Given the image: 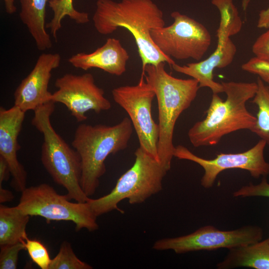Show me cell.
Masks as SVG:
<instances>
[{"label": "cell", "instance_id": "6da1fadb", "mask_svg": "<svg viewBox=\"0 0 269 269\" xmlns=\"http://www.w3.org/2000/svg\"><path fill=\"white\" fill-rule=\"evenodd\" d=\"M92 20L102 35L111 34L120 27L129 31L136 44L142 69L147 64L175 63L151 39V30L165 26L163 11L152 0H97Z\"/></svg>", "mask_w": 269, "mask_h": 269}, {"label": "cell", "instance_id": "ac0fdd59", "mask_svg": "<svg viewBox=\"0 0 269 269\" xmlns=\"http://www.w3.org/2000/svg\"><path fill=\"white\" fill-rule=\"evenodd\" d=\"M49 0H20V19L27 27L40 51L48 49L52 45L50 35L46 30V8Z\"/></svg>", "mask_w": 269, "mask_h": 269}, {"label": "cell", "instance_id": "5bb4252c", "mask_svg": "<svg viewBox=\"0 0 269 269\" xmlns=\"http://www.w3.org/2000/svg\"><path fill=\"white\" fill-rule=\"evenodd\" d=\"M25 113L14 105L8 109L0 108V156L9 166L12 176L11 186L18 192L26 188L27 183V172L17 157V152L21 147L18 137Z\"/></svg>", "mask_w": 269, "mask_h": 269}, {"label": "cell", "instance_id": "d4e9b609", "mask_svg": "<svg viewBox=\"0 0 269 269\" xmlns=\"http://www.w3.org/2000/svg\"><path fill=\"white\" fill-rule=\"evenodd\" d=\"M23 241L14 244L0 246V269L17 268L19 253L21 251L25 250Z\"/></svg>", "mask_w": 269, "mask_h": 269}, {"label": "cell", "instance_id": "4316f807", "mask_svg": "<svg viewBox=\"0 0 269 269\" xmlns=\"http://www.w3.org/2000/svg\"><path fill=\"white\" fill-rule=\"evenodd\" d=\"M233 196L269 197V183L266 177H263L261 182L258 184L254 185L250 183L249 185L243 186L233 193Z\"/></svg>", "mask_w": 269, "mask_h": 269}, {"label": "cell", "instance_id": "f546056e", "mask_svg": "<svg viewBox=\"0 0 269 269\" xmlns=\"http://www.w3.org/2000/svg\"><path fill=\"white\" fill-rule=\"evenodd\" d=\"M13 193L9 190L3 188L0 185V203L9 202L14 199Z\"/></svg>", "mask_w": 269, "mask_h": 269}, {"label": "cell", "instance_id": "44dd1931", "mask_svg": "<svg viewBox=\"0 0 269 269\" xmlns=\"http://www.w3.org/2000/svg\"><path fill=\"white\" fill-rule=\"evenodd\" d=\"M257 90L251 102L258 108L256 122L250 131L264 140L269 146V86L259 77Z\"/></svg>", "mask_w": 269, "mask_h": 269}, {"label": "cell", "instance_id": "8992f818", "mask_svg": "<svg viewBox=\"0 0 269 269\" xmlns=\"http://www.w3.org/2000/svg\"><path fill=\"white\" fill-rule=\"evenodd\" d=\"M134 155L133 165L109 194L87 201L97 217L114 210L121 212L118 205L125 199L131 204H140L162 189L163 178L170 169L140 146Z\"/></svg>", "mask_w": 269, "mask_h": 269}, {"label": "cell", "instance_id": "7402d4cb", "mask_svg": "<svg viewBox=\"0 0 269 269\" xmlns=\"http://www.w3.org/2000/svg\"><path fill=\"white\" fill-rule=\"evenodd\" d=\"M73 2V0H49L48 1V6L52 10L53 15L51 20L46 24V28L50 29L55 39L65 16H68L78 24H85L89 21L88 13L77 10L74 7Z\"/></svg>", "mask_w": 269, "mask_h": 269}, {"label": "cell", "instance_id": "ba28073f", "mask_svg": "<svg viewBox=\"0 0 269 269\" xmlns=\"http://www.w3.org/2000/svg\"><path fill=\"white\" fill-rule=\"evenodd\" d=\"M170 15L174 20L171 25L151 30L153 42L171 58L200 60L211 43L209 31L200 22L178 11Z\"/></svg>", "mask_w": 269, "mask_h": 269}, {"label": "cell", "instance_id": "52a82bcc", "mask_svg": "<svg viewBox=\"0 0 269 269\" xmlns=\"http://www.w3.org/2000/svg\"><path fill=\"white\" fill-rule=\"evenodd\" d=\"M17 208L29 216H40L47 221H71L76 230L85 229L90 232L98 229L97 217L87 202H70L67 194L61 195L46 183L26 187L21 192Z\"/></svg>", "mask_w": 269, "mask_h": 269}, {"label": "cell", "instance_id": "8fae6325", "mask_svg": "<svg viewBox=\"0 0 269 269\" xmlns=\"http://www.w3.org/2000/svg\"><path fill=\"white\" fill-rule=\"evenodd\" d=\"M266 142L260 139L250 149L240 153L218 154L213 159H207L192 153L182 145L175 146L173 156L179 159L188 160L201 166L204 173L201 179V184L205 188L213 186L217 176L229 169L238 168L248 171L252 176L258 178L269 174V163L264 157Z\"/></svg>", "mask_w": 269, "mask_h": 269}, {"label": "cell", "instance_id": "2e32d148", "mask_svg": "<svg viewBox=\"0 0 269 269\" xmlns=\"http://www.w3.org/2000/svg\"><path fill=\"white\" fill-rule=\"evenodd\" d=\"M129 57L127 50L120 40L109 38L104 45L93 52L76 53L70 57L68 61L76 68L83 70L99 68L119 76L126 72Z\"/></svg>", "mask_w": 269, "mask_h": 269}, {"label": "cell", "instance_id": "d6a6232c", "mask_svg": "<svg viewBox=\"0 0 269 269\" xmlns=\"http://www.w3.org/2000/svg\"><path fill=\"white\" fill-rule=\"evenodd\" d=\"M268 239V240H269V237Z\"/></svg>", "mask_w": 269, "mask_h": 269}, {"label": "cell", "instance_id": "4fadbf2b", "mask_svg": "<svg viewBox=\"0 0 269 269\" xmlns=\"http://www.w3.org/2000/svg\"><path fill=\"white\" fill-rule=\"evenodd\" d=\"M59 53H43L38 58L29 73L15 89L14 105L26 113L51 101V94L48 90L52 71L60 64Z\"/></svg>", "mask_w": 269, "mask_h": 269}, {"label": "cell", "instance_id": "9a60e30c", "mask_svg": "<svg viewBox=\"0 0 269 269\" xmlns=\"http://www.w3.org/2000/svg\"><path fill=\"white\" fill-rule=\"evenodd\" d=\"M236 51V46L230 38L223 43L217 44L213 53L202 61L184 65L175 63L171 66L175 71L197 80L200 88L207 87L211 90L213 94H219L223 92V87L221 83L213 80V71L216 68H223L229 65Z\"/></svg>", "mask_w": 269, "mask_h": 269}, {"label": "cell", "instance_id": "ffe728a7", "mask_svg": "<svg viewBox=\"0 0 269 269\" xmlns=\"http://www.w3.org/2000/svg\"><path fill=\"white\" fill-rule=\"evenodd\" d=\"M211 3L220 13V22L217 31V44L223 43L240 31L243 22L233 0H211Z\"/></svg>", "mask_w": 269, "mask_h": 269}, {"label": "cell", "instance_id": "5b68a950", "mask_svg": "<svg viewBox=\"0 0 269 269\" xmlns=\"http://www.w3.org/2000/svg\"><path fill=\"white\" fill-rule=\"evenodd\" d=\"M54 109L55 103L50 101L33 111L31 124L43 136L42 164L55 182L67 190L66 194L70 200L86 202L89 197L85 194L80 184V157L53 128L50 117Z\"/></svg>", "mask_w": 269, "mask_h": 269}, {"label": "cell", "instance_id": "1f68e13d", "mask_svg": "<svg viewBox=\"0 0 269 269\" xmlns=\"http://www.w3.org/2000/svg\"><path fill=\"white\" fill-rule=\"evenodd\" d=\"M249 0H243V7L244 9L245 10L248 5Z\"/></svg>", "mask_w": 269, "mask_h": 269}, {"label": "cell", "instance_id": "f1b7e54d", "mask_svg": "<svg viewBox=\"0 0 269 269\" xmlns=\"http://www.w3.org/2000/svg\"><path fill=\"white\" fill-rule=\"evenodd\" d=\"M10 175V170L7 162L0 156V185H1L4 181L8 180Z\"/></svg>", "mask_w": 269, "mask_h": 269}, {"label": "cell", "instance_id": "484cf974", "mask_svg": "<svg viewBox=\"0 0 269 269\" xmlns=\"http://www.w3.org/2000/svg\"><path fill=\"white\" fill-rule=\"evenodd\" d=\"M241 68L245 71L258 76L269 86V61L254 57L244 63Z\"/></svg>", "mask_w": 269, "mask_h": 269}, {"label": "cell", "instance_id": "83f0119b", "mask_svg": "<svg viewBox=\"0 0 269 269\" xmlns=\"http://www.w3.org/2000/svg\"><path fill=\"white\" fill-rule=\"evenodd\" d=\"M252 51L258 58L269 61V29L258 37L253 45Z\"/></svg>", "mask_w": 269, "mask_h": 269}, {"label": "cell", "instance_id": "7c38bea8", "mask_svg": "<svg viewBox=\"0 0 269 269\" xmlns=\"http://www.w3.org/2000/svg\"><path fill=\"white\" fill-rule=\"evenodd\" d=\"M55 86L58 89L51 94L50 101L64 104L78 122L86 120V113L89 111L98 114L112 107L91 73L65 74L56 79Z\"/></svg>", "mask_w": 269, "mask_h": 269}, {"label": "cell", "instance_id": "e0dca14e", "mask_svg": "<svg viewBox=\"0 0 269 269\" xmlns=\"http://www.w3.org/2000/svg\"><path fill=\"white\" fill-rule=\"evenodd\" d=\"M229 250L223 260L217 264V269L248 267L256 269H269L268 239L233 248Z\"/></svg>", "mask_w": 269, "mask_h": 269}, {"label": "cell", "instance_id": "3957f363", "mask_svg": "<svg viewBox=\"0 0 269 269\" xmlns=\"http://www.w3.org/2000/svg\"><path fill=\"white\" fill-rule=\"evenodd\" d=\"M145 81L151 86L157 101L159 135L157 145L159 160L170 169L175 146L174 130L180 115L195 100L199 83L195 79H180L165 70V62L147 64L142 69Z\"/></svg>", "mask_w": 269, "mask_h": 269}, {"label": "cell", "instance_id": "4dcf8cb0", "mask_svg": "<svg viewBox=\"0 0 269 269\" xmlns=\"http://www.w3.org/2000/svg\"><path fill=\"white\" fill-rule=\"evenodd\" d=\"M5 10L7 13L12 14L16 11V7L15 4V0H3Z\"/></svg>", "mask_w": 269, "mask_h": 269}, {"label": "cell", "instance_id": "603a6c76", "mask_svg": "<svg viewBox=\"0 0 269 269\" xmlns=\"http://www.w3.org/2000/svg\"><path fill=\"white\" fill-rule=\"evenodd\" d=\"M93 267L80 260L76 255L71 245L63 242L58 254L52 259L49 269H91Z\"/></svg>", "mask_w": 269, "mask_h": 269}, {"label": "cell", "instance_id": "d6986e66", "mask_svg": "<svg viewBox=\"0 0 269 269\" xmlns=\"http://www.w3.org/2000/svg\"><path fill=\"white\" fill-rule=\"evenodd\" d=\"M29 216L17 208L0 205V246L11 245L25 240Z\"/></svg>", "mask_w": 269, "mask_h": 269}, {"label": "cell", "instance_id": "7a4b0ae2", "mask_svg": "<svg viewBox=\"0 0 269 269\" xmlns=\"http://www.w3.org/2000/svg\"><path fill=\"white\" fill-rule=\"evenodd\" d=\"M223 100L218 94H213L206 117L189 130L188 136L195 147L218 144L222 138L231 133L253 128L256 117L248 111L246 103L255 96L257 82H222Z\"/></svg>", "mask_w": 269, "mask_h": 269}, {"label": "cell", "instance_id": "277c9868", "mask_svg": "<svg viewBox=\"0 0 269 269\" xmlns=\"http://www.w3.org/2000/svg\"><path fill=\"white\" fill-rule=\"evenodd\" d=\"M133 132L132 123L127 117L113 126L82 124L77 127L71 144L81 158L80 184L88 197L94 194L106 172L107 157L125 149Z\"/></svg>", "mask_w": 269, "mask_h": 269}, {"label": "cell", "instance_id": "30bf717a", "mask_svg": "<svg viewBox=\"0 0 269 269\" xmlns=\"http://www.w3.org/2000/svg\"><path fill=\"white\" fill-rule=\"evenodd\" d=\"M263 234L262 229L256 226L248 225L236 230L222 231L208 225L186 235L158 240L152 248L157 251L172 250L176 254L220 248L230 249L260 241Z\"/></svg>", "mask_w": 269, "mask_h": 269}, {"label": "cell", "instance_id": "9c48e42d", "mask_svg": "<svg viewBox=\"0 0 269 269\" xmlns=\"http://www.w3.org/2000/svg\"><path fill=\"white\" fill-rule=\"evenodd\" d=\"M144 77L141 74L136 85L115 88L112 94L114 101L128 114L137 136L139 146L158 159L159 128L151 113L152 102L155 95Z\"/></svg>", "mask_w": 269, "mask_h": 269}, {"label": "cell", "instance_id": "cb8c5ba5", "mask_svg": "<svg viewBox=\"0 0 269 269\" xmlns=\"http://www.w3.org/2000/svg\"><path fill=\"white\" fill-rule=\"evenodd\" d=\"M26 250L33 262L41 269H49L51 259L46 247L40 241L28 237L23 241Z\"/></svg>", "mask_w": 269, "mask_h": 269}]
</instances>
